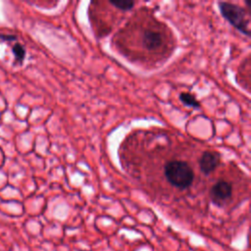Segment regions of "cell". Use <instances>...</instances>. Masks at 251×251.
<instances>
[{
	"label": "cell",
	"instance_id": "obj_1",
	"mask_svg": "<svg viewBox=\"0 0 251 251\" xmlns=\"http://www.w3.org/2000/svg\"><path fill=\"white\" fill-rule=\"evenodd\" d=\"M166 180L175 187L187 188L194 180V171L188 162L184 160H170L164 166Z\"/></svg>",
	"mask_w": 251,
	"mask_h": 251
},
{
	"label": "cell",
	"instance_id": "obj_2",
	"mask_svg": "<svg viewBox=\"0 0 251 251\" xmlns=\"http://www.w3.org/2000/svg\"><path fill=\"white\" fill-rule=\"evenodd\" d=\"M219 10L222 16L237 30L250 36V18L249 13L238 5L229 2H219Z\"/></svg>",
	"mask_w": 251,
	"mask_h": 251
},
{
	"label": "cell",
	"instance_id": "obj_3",
	"mask_svg": "<svg viewBox=\"0 0 251 251\" xmlns=\"http://www.w3.org/2000/svg\"><path fill=\"white\" fill-rule=\"evenodd\" d=\"M232 184L225 179H220L215 182L209 190V195L212 202L219 206H225L232 196Z\"/></svg>",
	"mask_w": 251,
	"mask_h": 251
},
{
	"label": "cell",
	"instance_id": "obj_4",
	"mask_svg": "<svg viewBox=\"0 0 251 251\" xmlns=\"http://www.w3.org/2000/svg\"><path fill=\"white\" fill-rule=\"evenodd\" d=\"M140 42L142 48L149 52H156L165 43V35L158 28H146L143 30Z\"/></svg>",
	"mask_w": 251,
	"mask_h": 251
},
{
	"label": "cell",
	"instance_id": "obj_5",
	"mask_svg": "<svg viewBox=\"0 0 251 251\" xmlns=\"http://www.w3.org/2000/svg\"><path fill=\"white\" fill-rule=\"evenodd\" d=\"M221 164V154L217 151L206 150L199 159V169L204 175H210Z\"/></svg>",
	"mask_w": 251,
	"mask_h": 251
},
{
	"label": "cell",
	"instance_id": "obj_6",
	"mask_svg": "<svg viewBox=\"0 0 251 251\" xmlns=\"http://www.w3.org/2000/svg\"><path fill=\"white\" fill-rule=\"evenodd\" d=\"M179 100L185 106H188L190 108H199L200 107V102L190 92H181L179 94Z\"/></svg>",
	"mask_w": 251,
	"mask_h": 251
},
{
	"label": "cell",
	"instance_id": "obj_7",
	"mask_svg": "<svg viewBox=\"0 0 251 251\" xmlns=\"http://www.w3.org/2000/svg\"><path fill=\"white\" fill-rule=\"evenodd\" d=\"M111 5H113L115 8L121 10V11H129L133 8L134 6V2L130 1V0H111L109 2Z\"/></svg>",
	"mask_w": 251,
	"mask_h": 251
},
{
	"label": "cell",
	"instance_id": "obj_8",
	"mask_svg": "<svg viewBox=\"0 0 251 251\" xmlns=\"http://www.w3.org/2000/svg\"><path fill=\"white\" fill-rule=\"evenodd\" d=\"M12 51H13V53L15 55L16 61L21 64L24 61L25 57V47L21 43L16 42L13 45V47H12Z\"/></svg>",
	"mask_w": 251,
	"mask_h": 251
},
{
	"label": "cell",
	"instance_id": "obj_9",
	"mask_svg": "<svg viewBox=\"0 0 251 251\" xmlns=\"http://www.w3.org/2000/svg\"><path fill=\"white\" fill-rule=\"evenodd\" d=\"M16 36L13 34H0V39L4 41H14L16 40Z\"/></svg>",
	"mask_w": 251,
	"mask_h": 251
}]
</instances>
